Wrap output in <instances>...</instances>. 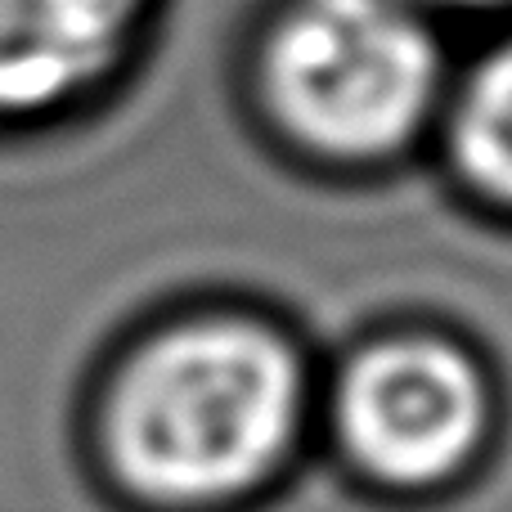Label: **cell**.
<instances>
[{
	"mask_svg": "<svg viewBox=\"0 0 512 512\" xmlns=\"http://www.w3.org/2000/svg\"><path fill=\"white\" fill-rule=\"evenodd\" d=\"M301 373L274 333L212 319L144 346L108 400V454L140 495L221 499L283 459Z\"/></svg>",
	"mask_w": 512,
	"mask_h": 512,
	"instance_id": "cell-1",
	"label": "cell"
},
{
	"mask_svg": "<svg viewBox=\"0 0 512 512\" xmlns=\"http://www.w3.org/2000/svg\"><path fill=\"white\" fill-rule=\"evenodd\" d=\"M445 77L423 0H279L261 32L265 99L310 149L378 158L427 122Z\"/></svg>",
	"mask_w": 512,
	"mask_h": 512,
	"instance_id": "cell-2",
	"label": "cell"
},
{
	"mask_svg": "<svg viewBox=\"0 0 512 512\" xmlns=\"http://www.w3.org/2000/svg\"><path fill=\"white\" fill-rule=\"evenodd\" d=\"M351 454L391 486H432L468 463L486 432L477 364L436 337H400L364 351L342 378Z\"/></svg>",
	"mask_w": 512,
	"mask_h": 512,
	"instance_id": "cell-3",
	"label": "cell"
},
{
	"mask_svg": "<svg viewBox=\"0 0 512 512\" xmlns=\"http://www.w3.org/2000/svg\"><path fill=\"white\" fill-rule=\"evenodd\" d=\"M158 0H0V126L41 122L99 90Z\"/></svg>",
	"mask_w": 512,
	"mask_h": 512,
	"instance_id": "cell-4",
	"label": "cell"
},
{
	"mask_svg": "<svg viewBox=\"0 0 512 512\" xmlns=\"http://www.w3.org/2000/svg\"><path fill=\"white\" fill-rule=\"evenodd\" d=\"M459 153L481 189L512 203V32L477 63L463 86Z\"/></svg>",
	"mask_w": 512,
	"mask_h": 512,
	"instance_id": "cell-5",
	"label": "cell"
},
{
	"mask_svg": "<svg viewBox=\"0 0 512 512\" xmlns=\"http://www.w3.org/2000/svg\"><path fill=\"white\" fill-rule=\"evenodd\" d=\"M432 14H512V0H423Z\"/></svg>",
	"mask_w": 512,
	"mask_h": 512,
	"instance_id": "cell-6",
	"label": "cell"
}]
</instances>
